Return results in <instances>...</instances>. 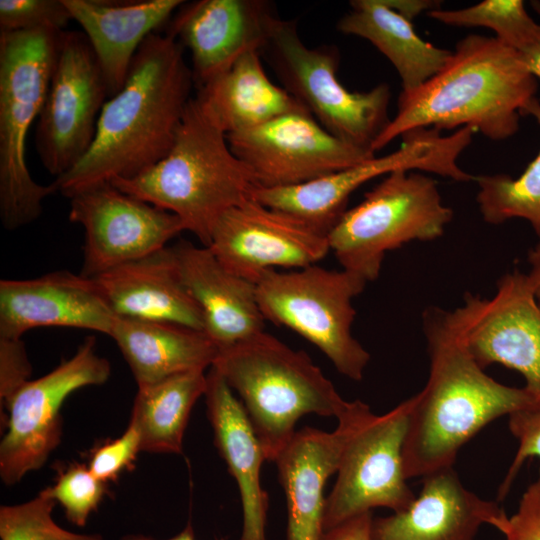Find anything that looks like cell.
<instances>
[{"label":"cell","instance_id":"cell-1","mask_svg":"<svg viewBox=\"0 0 540 540\" xmlns=\"http://www.w3.org/2000/svg\"><path fill=\"white\" fill-rule=\"evenodd\" d=\"M193 83L179 41L169 32L150 34L122 89L105 102L89 151L51 183L55 193L71 198L99 183L134 178L163 159L192 98Z\"/></svg>","mask_w":540,"mask_h":540},{"label":"cell","instance_id":"cell-2","mask_svg":"<svg viewBox=\"0 0 540 540\" xmlns=\"http://www.w3.org/2000/svg\"><path fill=\"white\" fill-rule=\"evenodd\" d=\"M430 361L425 387L413 396L403 446L407 479L453 467L459 450L493 420L540 404L524 388L504 385L480 367L449 311L425 309Z\"/></svg>","mask_w":540,"mask_h":540},{"label":"cell","instance_id":"cell-3","mask_svg":"<svg viewBox=\"0 0 540 540\" xmlns=\"http://www.w3.org/2000/svg\"><path fill=\"white\" fill-rule=\"evenodd\" d=\"M537 88L521 53L495 37L470 34L457 43L436 75L401 92L397 113L372 151L419 128L470 126L491 140H505L518 131L520 116Z\"/></svg>","mask_w":540,"mask_h":540},{"label":"cell","instance_id":"cell-4","mask_svg":"<svg viewBox=\"0 0 540 540\" xmlns=\"http://www.w3.org/2000/svg\"><path fill=\"white\" fill-rule=\"evenodd\" d=\"M119 190L175 214L203 246L218 219L252 198V171L231 150L226 134L189 101L168 154L131 179L110 181Z\"/></svg>","mask_w":540,"mask_h":540},{"label":"cell","instance_id":"cell-5","mask_svg":"<svg viewBox=\"0 0 540 540\" xmlns=\"http://www.w3.org/2000/svg\"><path fill=\"white\" fill-rule=\"evenodd\" d=\"M212 368L239 395L271 462L291 440L301 417L338 418L350 402L304 351L265 331L219 349Z\"/></svg>","mask_w":540,"mask_h":540},{"label":"cell","instance_id":"cell-6","mask_svg":"<svg viewBox=\"0 0 540 540\" xmlns=\"http://www.w3.org/2000/svg\"><path fill=\"white\" fill-rule=\"evenodd\" d=\"M62 31L0 32V218L12 231L35 221L55 193L38 184L26 163V139L39 117Z\"/></svg>","mask_w":540,"mask_h":540},{"label":"cell","instance_id":"cell-7","mask_svg":"<svg viewBox=\"0 0 540 540\" xmlns=\"http://www.w3.org/2000/svg\"><path fill=\"white\" fill-rule=\"evenodd\" d=\"M452 217L432 178L417 170H395L330 229V251L342 269L374 281L387 252L439 238Z\"/></svg>","mask_w":540,"mask_h":540},{"label":"cell","instance_id":"cell-8","mask_svg":"<svg viewBox=\"0 0 540 540\" xmlns=\"http://www.w3.org/2000/svg\"><path fill=\"white\" fill-rule=\"evenodd\" d=\"M367 282L347 270L311 265L293 271H265L255 282L265 320L285 326L316 346L337 371L363 378L370 354L353 336V299Z\"/></svg>","mask_w":540,"mask_h":540},{"label":"cell","instance_id":"cell-9","mask_svg":"<svg viewBox=\"0 0 540 540\" xmlns=\"http://www.w3.org/2000/svg\"><path fill=\"white\" fill-rule=\"evenodd\" d=\"M261 56L268 60L282 87L328 132L373 152L374 141L391 120L387 84L363 92L347 90L337 77L338 49L332 45L307 47L295 20L277 18Z\"/></svg>","mask_w":540,"mask_h":540},{"label":"cell","instance_id":"cell-10","mask_svg":"<svg viewBox=\"0 0 540 540\" xmlns=\"http://www.w3.org/2000/svg\"><path fill=\"white\" fill-rule=\"evenodd\" d=\"M476 130L465 126L443 136L436 128H419L402 135L401 147L385 156H373L313 181L288 187H255L259 203L296 216L328 234L346 211L351 194L366 182L395 170L431 172L455 181L475 177L462 170L458 158Z\"/></svg>","mask_w":540,"mask_h":540},{"label":"cell","instance_id":"cell-11","mask_svg":"<svg viewBox=\"0 0 540 540\" xmlns=\"http://www.w3.org/2000/svg\"><path fill=\"white\" fill-rule=\"evenodd\" d=\"M111 375L109 361L87 337L75 354L44 376L29 380L8 401L0 443V476L7 486L39 470L62 439L61 408L76 390L102 385Z\"/></svg>","mask_w":540,"mask_h":540},{"label":"cell","instance_id":"cell-12","mask_svg":"<svg viewBox=\"0 0 540 540\" xmlns=\"http://www.w3.org/2000/svg\"><path fill=\"white\" fill-rule=\"evenodd\" d=\"M107 97L104 75L86 36L63 30L35 133L42 165L55 178L89 151Z\"/></svg>","mask_w":540,"mask_h":540},{"label":"cell","instance_id":"cell-13","mask_svg":"<svg viewBox=\"0 0 540 540\" xmlns=\"http://www.w3.org/2000/svg\"><path fill=\"white\" fill-rule=\"evenodd\" d=\"M412 403L413 396L383 415L373 414L351 437L326 496L324 532L377 507L400 512L415 499L403 462Z\"/></svg>","mask_w":540,"mask_h":540},{"label":"cell","instance_id":"cell-14","mask_svg":"<svg viewBox=\"0 0 540 540\" xmlns=\"http://www.w3.org/2000/svg\"><path fill=\"white\" fill-rule=\"evenodd\" d=\"M449 316L481 368L501 364L519 372L540 403V307L525 273L502 276L492 298L466 294Z\"/></svg>","mask_w":540,"mask_h":540},{"label":"cell","instance_id":"cell-15","mask_svg":"<svg viewBox=\"0 0 540 540\" xmlns=\"http://www.w3.org/2000/svg\"><path fill=\"white\" fill-rule=\"evenodd\" d=\"M69 221L84 230L80 274L96 277L162 248L185 227L175 214L131 196L111 182L74 194Z\"/></svg>","mask_w":540,"mask_h":540},{"label":"cell","instance_id":"cell-16","mask_svg":"<svg viewBox=\"0 0 540 540\" xmlns=\"http://www.w3.org/2000/svg\"><path fill=\"white\" fill-rule=\"evenodd\" d=\"M227 140L256 187L264 188L304 184L375 156L328 132L309 111L284 114Z\"/></svg>","mask_w":540,"mask_h":540},{"label":"cell","instance_id":"cell-17","mask_svg":"<svg viewBox=\"0 0 540 540\" xmlns=\"http://www.w3.org/2000/svg\"><path fill=\"white\" fill-rule=\"evenodd\" d=\"M207 247L226 269L253 283L270 269L315 265L330 251L327 233L254 198L218 219Z\"/></svg>","mask_w":540,"mask_h":540},{"label":"cell","instance_id":"cell-18","mask_svg":"<svg viewBox=\"0 0 540 540\" xmlns=\"http://www.w3.org/2000/svg\"><path fill=\"white\" fill-rule=\"evenodd\" d=\"M369 405L350 401L330 432L297 430L274 460L287 503V540H321L324 534V488L337 473L351 437L373 416Z\"/></svg>","mask_w":540,"mask_h":540},{"label":"cell","instance_id":"cell-19","mask_svg":"<svg viewBox=\"0 0 540 540\" xmlns=\"http://www.w3.org/2000/svg\"><path fill=\"white\" fill-rule=\"evenodd\" d=\"M184 3L167 32L189 49L197 87L226 71L242 55L261 53L278 18L264 0Z\"/></svg>","mask_w":540,"mask_h":540},{"label":"cell","instance_id":"cell-20","mask_svg":"<svg viewBox=\"0 0 540 540\" xmlns=\"http://www.w3.org/2000/svg\"><path fill=\"white\" fill-rule=\"evenodd\" d=\"M117 316L94 278L57 270L30 279H1L0 337L40 327L110 335Z\"/></svg>","mask_w":540,"mask_h":540},{"label":"cell","instance_id":"cell-21","mask_svg":"<svg viewBox=\"0 0 540 540\" xmlns=\"http://www.w3.org/2000/svg\"><path fill=\"white\" fill-rule=\"evenodd\" d=\"M422 479L420 493L406 509L373 517L371 540H474L484 525L505 531L509 516L498 501L467 489L453 467Z\"/></svg>","mask_w":540,"mask_h":540},{"label":"cell","instance_id":"cell-22","mask_svg":"<svg viewBox=\"0 0 540 540\" xmlns=\"http://www.w3.org/2000/svg\"><path fill=\"white\" fill-rule=\"evenodd\" d=\"M172 248L182 281L203 314L204 332L219 349L264 331L255 283L226 269L208 247L181 240Z\"/></svg>","mask_w":540,"mask_h":540},{"label":"cell","instance_id":"cell-23","mask_svg":"<svg viewBox=\"0 0 540 540\" xmlns=\"http://www.w3.org/2000/svg\"><path fill=\"white\" fill-rule=\"evenodd\" d=\"M93 278L116 316L170 322L204 332L203 314L182 281L172 246Z\"/></svg>","mask_w":540,"mask_h":540},{"label":"cell","instance_id":"cell-24","mask_svg":"<svg viewBox=\"0 0 540 540\" xmlns=\"http://www.w3.org/2000/svg\"><path fill=\"white\" fill-rule=\"evenodd\" d=\"M83 29L106 81L109 98L123 87L143 41L169 22L182 0H63Z\"/></svg>","mask_w":540,"mask_h":540},{"label":"cell","instance_id":"cell-25","mask_svg":"<svg viewBox=\"0 0 540 540\" xmlns=\"http://www.w3.org/2000/svg\"><path fill=\"white\" fill-rule=\"evenodd\" d=\"M204 397L214 444L239 488L243 514L240 540H267L269 497L261 485V467L266 460L262 445L241 401L212 367Z\"/></svg>","mask_w":540,"mask_h":540},{"label":"cell","instance_id":"cell-26","mask_svg":"<svg viewBox=\"0 0 540 540\" xmlns=\"http://www.w3.org/2000/svg\"><path fill=\"white\" fill-rule=\"evenodd\" d=\"M196 100L226 136L250 130L284 114L308 111L268 77L259 51L238 58L226 71L198 87Z\"/></svg>","mask_w":540,"mask_h":540},{"label":"cell","instance_id":"cell-27","mask_svg":"<svg viewBox=\"0 0 540 540\" xmlns=\"http://www.w3.org/2000/svg\"><path fill=\"white\" fill-rule=\"evenodd\" d=\"M138 387L212 367L219 347L203 331L183 325L117 316L109 335Z\"/></svg>","mask_w":540,"mask_h":540},{"label":"cell","instance_id":"cell-28","mask_svg":"<svg viewBox=\"0 0 540 540\" xmlns=\"http://www.w3.org/2000/svg\"><path fill=\"white\" fill-rule=\"evenodd\" d=\"M351 10L337 29L372 43L395 67L404 92L412 91L447 63L452 52L423 40L412 20L395 10L388 0H353Z\"/></svg>","mask_w":540,"mask_h":540},{"label":"cell","instance_id":"cell-29","mask_svg":"<svg viewBox=\"0 0 540 540\" xmlns=\"http://www.w3.org/2000/svg\"><path fill=\"white\" fill-rule=\"evenodd\" d=\"M206 386L205 370H193L138 387L130 422L140 433L141 451L181 454L192 408Z\"/></svg>","mask_w":540,"mask_h":540},{"label":"cell","instance_id":"cell-30","mask_svg":"<svg viewBox=\"0 0 540 540\" xmlns=\"http://www.w3.org/2000/svg\"><path fill=\"white\" fill-rule=\"evenodd\" d=\"M533 116L540 125V102L535 97L524 115ZM479 191L477 202L485 222L500 224L509 219L528 221L540 237V151L520 177L504 174L475 177Z\"/></svg>","mask_w":540,"mask_h":540},{"label":"cell","instance_id":"cell-31","mask_svg":"<svg viewBox=\"0 0 540 540\" xmlns=\"http://www.w3.org/2000/svg\"><path fill=\"white\" fill-rule=\"evenodd\" d=\"M428 16L450 26L486 27L499 41L525 54L540 46V24L521 0H484L458 10L433 9Z\"/></svg>","mask_w":540,"mask_h":540},{"label":"cell","instance_id":"cell-32","mask_svg":"<svg viewBox=\"0 0 540 540\" xmlns=\"http://www.w3.org/2000/svg\"><path fill=\"white\" fill-rule=\"evenodd\" d=\"M55 505L47 488L27 502L2 505L1 540H103L98 534H78L60 527L52 518Z\"/></svg>","mask_w":540,"mask_h":540},{"label":"cell","instance_id":"cell-33","mask_svg":"<svg viewBox=\"0 0 540 540\" xmlns=\"http://www.w3.org/2000/svg\"><path fill=\"white\" fill-rule=\"evenodd\" d=\"M48 493L59 503L72 524L83 527L107 494V483L92 474L87 465L72 463L58 473Z\"/></svg>","mask_w":540,"mask_h":540},{"label":"cell","instance_id":"cell-34","mask_svg":"<svg viewBox=\"0 0 540 540\" xmlns=\"http://www.w3.org/2000/svg\"><path fill=\"white\" fill-rule=\"evenodd\" d=\"M70 20L63 0H0V32L63 31Z\"/></svg>","mask_w":540,"mask_h":540},{"label":"cell","instance_id":"cell-35","mask_svg":"<svg viewBox=\"0 0 540 540\" xmlns=\"http://www.w3.org/2000/svg\"><path fill=\"white\" fill-rule=\"evenodd\" d=\"M508 427L518 442V448L498 488L497 501H503L507 497L527 459L533 457L540 459V404L510 414Z\"/></svg>","mask_w":540,"mask_h":540},{"label":"cell","instance_id":"cell-36","mask_svg":"<svg viewBox=\"0 0 540 540\" xmlns=\"http://www.w3.org/2000/svg\"><path fill=\"white\" fill-rule=\"evenodd\" d=\"M140 451V433L129 421L120 437L107 441L92 451L87 466L94 476L108 483L115 481L124 470L131 468Z\"/></svg>","mask_w":540,"mask_h":540},{"label":"cell","instance_id":"cell-37","mask_svg":"<svg viewBox=\"0 0 540 540\" xmlns=\"http://www.w3.org/2000/svg\"><path fill=\"white\" fill-rule=\"evenodd\" d=\"M31 373V363L22 339L0 337L1 413L12 396L30 380Z\"/></svg>","mask_w":540,"mask_h":540},{"label":"cell","instance_id":"cell-38","mask_svg":"<svg viewBox=\"0 0 540 540\" xmlns=\"http://www.w3.org/2000/svg\"><path fill=\"white\" fill-rule=\"evenodd\" d=\"M504 540H540V470L509 516Z\"/></svg>","mask_w":540,"mask_h":540},{"label":"cell","instance_id":"cell-39","mask_svg":"<svg viewBox=\"0 0 540 540\" xmlns=\"http://www.w3.org/2000/svg\"><path fill=\"white\" fill-rule=\"evenodd\" d=\"M372 512L351 518L329 530L321 540H371Z\"/></svg>","mask_w":540,"mask_h":540},{"label":"cell","instance_id":"cell-40","mask_svg":"<svg viewBox=\"0 0 540 540\" xmlns=\"http://www.w3.org/2000/svg\"><path fill=\"white\" fill-rule=\"evenodd\" d=\"M529 271L526 274L540 307V237L536 245L528 253Z\"/></svg>","mask_w":540,"mask_h":540},{"label":"cell","instance_id":"cell-41","mask_svg":"<svg viewBox=\"0 0 540 540\" xmlns=\"http://www.w3.org/2000/svg\"><path fill=\"white\" fill-rule=\"evenodd\" d=\"M531 6L540 15V1H531ZM521 55L528 70L540 78V46Z\"/></svg>","mask_w":540,"mask_h":540},{"label":"cell","instance_id":"cell-42","mask_svg":"<svg viewBox=\"0 0 540 540\" xmlns=\"http://www.w3.org/2000/svg\"><path fill=\"white\" fill-rule=\"evenodd\" d=\"M120 540H156L142 534H129L123 536ZM166 540H196L193 528L190 523L177 535Z\"/></svg>","mask_w":540,"mask_h":540}]
</instances>
